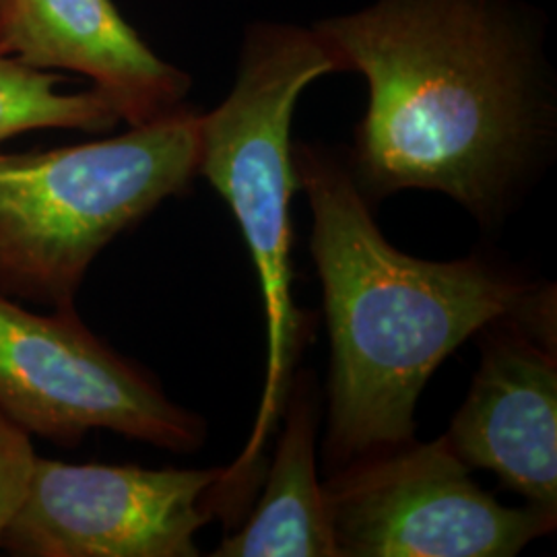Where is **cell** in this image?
<instances>
[{"label":"cell","instance_id":"11","mask_svg":"<svg viewBox=\"0 0 557 557\" xmlns=\"http://www.w3.org/2000/svg\"><path fill=\"white\" fill-rule=\"evenodd\" d=\"M59 73H46L0 54V143L41 128L108 133L120 122L98 89L60 91Z\"/></svg>","mask_w":557,"mask_h":557},{"label":"cell","instance_id":"9","mask_svg":"<svg viewBox=\"0 0 557 557\" xmlns=\"http://www.w3.org/2000/svg\"><path fill=\"white\" fill-rule=\"evenodd\" d=\"M0 54L91 81L128 126L184 108L193 85L140 38L114 0H0Z\"/></svg>","mask_w":557,"mask_h":557},{"label":"cell","instance_id":"1","mask_svg":"<svg viewBox=\"0 0 557 557\" xmlns=\"http://www.w3.org/2000/svg\"><path fill=\"white\" fill-rule=\"evenodd\" d=\"M368 108L349 168L363 195L434 190L502 218L554 135V87L533 9L518 0H372L314 21Z\"/></svg>","mask_w":557,"mask_h":557},{"label":"cell","instance_id":"10","mask_svg":"<svg viewBox=\"0 0 557 557\" xmlns=\"http://www.w3.org/2000/svg\"><path fill=\"white\" fill-rule=\"evenodd\" d=\"M317 418L301 382L287 397V423L257 508L215 557H338L317 475Z\"/></svg>","mask_w":557,"mask_h":557},{"label":"cell","instance_id":"8","mask_svg":"<svg viewBox=\"0 0 557 557\" xmlns=\"http://www.w3.org/2000/svg\"><path fill=\"white\" fill-rule=\"evenodd\" d=\"M554 308L483 329L478 374L448 434L469 469L494 471L529 506L557 517Z\"/></svg>","mask_w":557,"mask_h":557},{"label":"cell","instance_id":"4","mask_svg":"<svg viewBox=\"0 0 557 557\" xmlns=\"http://www.w3.org/2000/svg\"><path fill=\"white\" fill-rule=\"evenodd\" d=\"M188 106L119 137L0 153V294L75 308L101 250L199 176Z\"/></svg>","mask_w":557,"mask_h":557},{"label":"cell","instance_id":"7","mask_svg":"<svg viewBox=\"0 0 557 557\" xmlns=\"http://www.w3.org/2000/svg\"><path fill=\"white\" fill-rule=\"evenodd\" d=\"M223 471L38 457L0 549L17 557L199 556L195 535L215 518L209 492Z\"/></svg>","mask_w":557,"mask_h":557},{"label":"cell","instance_id":"12","mask_svg":"<svg viewBox=\"0 0 557 557\" xmlns=\"http://www.w3.org/2000/svg\"><path fill=\"white\" fill-rule=\"evenodd\" d=\"M36 458L32 434L0 409V537L27 494Z\"/></svg>","mask_w":557,"mask_h":557},{"label":"cell","instance_id":"5","mask_svg":"<svg viewBox=\"0 0 557 557\" xmlns=\"http://www.w3.org/2000/svg\"><path fill=\"white\" fill-rule=\"evenodd\" d=\"M0 409L59 446H77L91 430L172 453H193L205 440V421L96 337L75 308L36 314L2 294Z\"/></svg>","mask_w":557,"mask_h":557},{"label":"cell","instance_id":"3","mask_svg":"<svg viewBox=\"0 0 557 557\" xmlns=\"http://www.w3.org/2000/svg\"><path fill=\"white\" fill-rule=\"evenodd\" d=\"M338 73L331 50L310 27L252 21L239 44L236 79L220 106L199 122V176L220 193L255 260L267 319V379L250 442L225 490L244 498L257 483L260 453L292 388L301 320L292 298V197L298 188L292 122L301 94Z\"/></svg>","mask_w":557,"mask_h":557},{"label":"cell","instance_id":"6","mask_svg":"<svg viewBox=\"0 0 557 557\" xmlns=\"http://www.w3.org/2000/svg\"><path fill=\"white\" fill-rule=\"evenodd\" d=\"M322 487L338 557H510L556 527L483 492L444 436L351 460Z\"/></svg>","mask_w":557,"mask_h":557},{"label":"cell","instance_id":"2","mask_svg":"<svg viewBox=\"0 0 557 557\" xmlns=\"http://www.w3.org/2000/svg\"><path fill=\"white\" fill-rule=\"evenodd\" d=\"M312 209L331 333L326 455L337 465L411 442L423 386L460 343L490 324L556 308L481 259L432 262L382 236L349 161L317 143L292 147Z\"/></svg>","mask_w":557,"mask_h":557}]
</instances>
